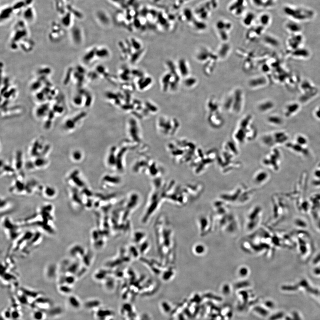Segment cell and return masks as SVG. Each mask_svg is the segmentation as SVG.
I'll list each match as a JSON object with an SVG mask.
<instances>
[{"label":"cell","instance_id":"cell-26","mask_svg":"<svg viewBox=\"0 0 320 320\" xmlns=\"http://www.w3.org/2000/svg\"><path fill=\"white\" fill-rule=\"evenodd\" d=\"M297 141L298 143L301 145L306 144L307 142V139L301 136H299L297 137Z\"/></svg>","mask_w":320,"mask_h":320},{"label":"cell","instance_id":"cell-16","mask_svg":"<svg viewBox=\"0 0 320 320\" xmlns=\"http://www.w3.org/2000/svg\"><path fill=\"white\" fill-rule=\"evenodd\" d=\"M21 291H22L23 295L26 296L27 297H29L32 298H36L38 295V294L37 292L31 291L25 288L21 289Z\"/></svg>","mask_w":320,"mask_h":320},{"label":"cell","instance_id":"cell-19","mask_svg":"<svg viewBox=\"0 0 320 320\" xmlns=\"http://www.w3.org/2000/svg\"><path fill=\"white\" fill-rule=\"evenodd\" d=\"M269 122L274 124H281L283 123V120L280 117L278 116H272L268 119Z\"/></svg>","mask_w":320,"mask_h":320},{"label":"cell","instance_id":"cell-2","mask_svg":"<svg viewBox=\"0 0 320 320\" xmlns=\"http://www.w3.org/2000/svg\"><path fill=\"white\" fill-rule=\"evenodd\" d=\"M142 261L154 274L161 277L162 279H165L164 277H167V274H170V270L168 269L167 267L169 265L166 264L161 262L159 263L152 259H144Z\"/></svg>","mask_w":320,"mask_h":320},{"label":"cell","instance_id":"cell-8","mask_svg":"<svg viewBox=\"0 0 320 320\" xmlns=\"http://www.w3.org/2000/svg\"><path fill=\"white\" fill-rule=\"evenodd\" d=\"M287 29L291 33H299L301 30V27L299 24L295 22H288L286 25Z\"/></svg>","mask_w":320,"mask_h":320},{"label":"cell","instance_id":"cell-14","mask_svg":"<svg viewBox=\"0 0 320 320\" xmlns=\"http://www.w3.org/2000/svg\"><path fill=\"white\" fill-rule=\"evenodd\" d=\"M286 145L287 147L292 148V149H294V150L297 151V152H301V153H303V154H308L307 150H306L305 148H303L300 145H295L293 144L288 143Z\"/></svg>","mask_w":320,"mask_h":320},{"label":"cell","instance_id":"cell-29","mask_svg":"<svg viewBox=\"0 0 320 320\" xmlns=\"http://www.w3.org/2000/svg\"><path fill=\"white\" fill-rule=\"evenodd\" d=\"M20 317V313L18 311L14 310L11 312V318L14 320L19 319Z\"/></svg>","mask_w":320,"mask_h":320},{"label":"cell","instance_id":"cell-20","mask_svg":"<svg viewBox=\"0 0 320 320\" xmlns=\"http://www.w3.org/2000/svg\"><path fill=\"white\" fill-rule=\"evenodd\" d=\"M82 93H79V94L76 95L73 98V103L77 106H80L82 103Z\"/></svg>","mask_w":320,"mask_h":320},{"label":"cell","instance_id":"cell-15","mask_svg":"<svg viewBox=\"0 0 320 320\" xmlns=\"http://www.w3.org/2000/svg\"><path fill=\"white\" fill-rule=\"evenodd\" d=\"M301 40H302V37L300 35H295V36L291 37V38L289 39V42L290 44V46L295 48V46H297V45H299L300 44Z\"/></svg>","mask_w":320,"mask_h":320},{"label":"cell","instance_id":"cell-23","mask_svg":"<svg viewBox=\"0 0 320 320\" xmlns=\"http://www.w3.org/2000/svg\"><path fill=\"white\" fill-rule=\"evenodd\" d=\"M107 51L106 50L102 49H96V56L99 58H103L106 55H107Z\"/></svg>","mask_w":320,"mask_h":320},{"label":"cell","instance_id":"cell-7","mask_svg":"<svg viewBox=\"0 0 320 320\" xmlns=\"http://www.w3.org/2000/svg\"><path fill=\"white\" fill-rule=\"evenodd\" d=\"M14 12L12 6L4 7L1 10V21H5L11 18L13 13Z\"/></svg>","mask_w":320,"mask_h":320},{"label":"cell","instance_id":"cell-3","mask_svg":"<svg viewBox=\"0 0 320 320\" xmlns=\"http://www.w3.org/2000/svg\"><path fill=\"white\" fill-rule=\"evenodd\" d=\"M284 12L287 15L298 21H305L313 17V11L305 8H297L287 6L284 8Z\"/></svg>","mask_w":320,"mask_h":320},{"label":"cell","instance_id":"cell-33","mask_svg":"<svg viewBox=\"0 0 320 320\" xmlns=\"http://www.w3.org/2000/svg\"><path fill=\"white\" fill-rule=\"evenodd\" d=\"M315 116L318 119H320V106L317 108L315 112Z\"/></svg>","mask_w":320,"mask_h":320},{"label":"cell","instance_id":"cell-27","mask_svg":"<svg viewBox=\"0 0 320 320\" xmlns=\"http://www.w3.org/2000/svg\"><path fill=\"white\" fill-rule=\"evenodd\" d=\"M48 108V106L47 104L46 105H43L42 106H40V107L39 108L37 109V114L38 115H42V113H44L46 110H47Z\"/></svg>","mask_w":320,"mask_h":320},{"label":"cell","instance_id":"cell-21","mask_svg":"<svg viewBox=\"0 0 320 320\" xmlns=\"http://www.w3.org/2000/svg\"><path fill=\"white\" fill-rule=\"evenodd\" d=\"M62 310L61 308L56 307L51 309L49 311V314L51 316H55L61 314Z\"/></svg>","mask_w":320,"mask_h":320},{"label":"cell","instance_id":"cell-6","mask_svg":"<svg viewBox=\"0 0 320 320\" xmlns=\"http://www.w3.org/2000/svg\"><path fill=\"white\" fill-rule=\"evenodd\" d=\"M35 12L34 9L30 6L25 8L23 12V17L25 22H31L35 18Z\"/></svg>","mask_w":320,"mask_h":320},{"label":"cell","instance_id":"cell-10","mask_svg":"<svg viewBox=\"0 0 320 320\" xmlns=\"http://www.w3.org/2000/svg\"><path fill=\"white\" fill-rule=\"evenodd\" d=\"M72 14L70 12L66 13L64 15L61 19V24L65 28L70 27L72 25L71 16Z\"/></svg>","mask_w":320,"mask_h":320},{"label":"cell","instance_id":"cell-36","mask_svg":"<svg viewBox=\"0 0 320 320\" xmlns=\"http://www.w3.org/2000/svg\"><path fill=\"white\" fill-rule=\"evenodd\" d=\"M19 320V319H18V320Z\"/></svg>","mask_w":320,"mask_h":320},{"label":"cell","instance_id":"cell-35","mask_svg":"<svg viewBox=\"0 0 320 320\" xmlns=\"http://www.w3.org/2000/svg\"><path fill=\"white\" fill-rule=\"evenodd\" d=\"M315 174L317 177H318V178H320V171H316Z\"/></svg>","mask_w":320,"mask_h":320},{"label":"cell","instance_id":"cell-11","mask_svg":"<svg viewBox=\"0 0 320 320\" xmlns=\"http://www.w3.org/2000/svg\"><path fill=\"white\" fill-rule=\"evenodd\" d=\"M95 55H96V49H93L85 54L83 57V61L86 63H89L93 59Z\"/></svg>","mask_w":320,"mask_h":320},{"label":"cell","instance_id":"cell-31","mask_svg":"<svg viewBox=\"0 0 320 320\" xmlns=\"http://www.w3.org/2000/svg\"><path fill=\"white\" fill-rule=\"evenodd\" d=\"M46 192L47 194L49 195V196H52V195H54L55 193L54 190H52L51 188H48Z\"/></svg>","mask_w":320,"mask_h":320},{"label":"cell","instance_id":"cell-30","mask_svg":"<svg viewBox=\"0 0 320 320\" xmlns=\"http://www.w3.org/2000/svg\"><path fill=\"white\" fill-rule=\"evenodd\" d=\"M18 300H19V301H20V302H21V303H22V304H24V305H26V304H27L28 303L27 298L26 296L25 295H23V296L19 297V298H18Z\"/></svg>","mask_w":320,"mask_h":320},{"label":"cell","instance_id":"cell-18","mask_svg":"<svg viewBox=\"0 0 320 320\" xmlns=\"http://www.w3.org/2000/svg\"><path fill=\"white\" fill-rule=\"evenodd\" d=\"M262 103L263 104H261L259 106V109L262 111H266L267 110L271 109L272 108L274 107V104L271 101H265V102Z\"/></svg>","mask_w":320,"mask_h":320},{"label":"cell","instance_id":"cell-4","mask_svg":"<svg viewBox=\"0 0 320 320\" xmlns=\"http://www.w3.org/2000/svg\"><path fill=\"white\" fill-rule=\"evenodd\" d=\"M70 36L74 44L80 45L83 40V34L80 27L75 25L72 27L70 30Z\"/></svg>","mask_w":320,"mask_h":320},{"label":"cell","instance_id":"cell-22","mask_svg":"<svg viewBox=\"0 0 320 320\" xmlns=\"http://www.w3.org/2000/svg\"><path fill=\"white\" fill-rule=\"evenodd\" d=\"M33 319L34 320H42L44 318V313L40 310H37L33 313Z\"/></svg>","mask_w":320,"mask_h":320},{"label":"cell","instance_id":"cell-1","mask_svg":"<svg viewBox=\"0 0 320 320\" xmlns=\"http://www.w3.org/2000/svg\"><path fill=\"white\" fill-rule=\"evenodd\" d=\"M155 224L156 242L160 262L166 264L171 265L172 229L165 217H159Z\"/></svg>","mask_w":320,"mask_h":320},{"label":"cell","instance_id":"cell-13","mask_svg":"<svg viewBox=\"0 0 320 320\" xmlns=\"http://www.w3.org/2000/svg\"><path fill=\"white\" fill-rule=\"evenodd\" d=\"M12 7L13 10L14 12L19 11L22 9H25L27 7L25 1L23 0L16 2Z\"/></svg>","mask_w":320,"mask_h":320},{"label":"cell","instance_id":"cell-34","mask_svg":"<svg viewBox=\"0 0 320 320\" xmlns=\"http://www.w3.org/2000/svg\"><path fill=\"white\" fill-rule=\"evenodd\" d=\"M74 157L76 159H79L81 158V154L78 152H76L74 154Z\"/></svg>","mask_w":320,"mask_h":320},{"label":"cell","instance_id":"cell-24","mask_svg":"<svg viewBox=\"0 0 320 320\" xmlns=\"http://www.w3.org/2000/svg\"><path fill=\"white\" fill-rule=\"evenodd\" d=\"M277 141L278 142L282 143L286 141L287 137L283 133H278L276 134Z\"/></svg>","mask_w":320,"mask_h":320},{"label":"cell","instance_id":"cell-5","mask_svg":"<svg viewBox=\"0 0 320 320\" xmlns=\"http://www.w3.org/2000/svg\"><path fill=\"white\" fill-rule=\"evenodd\" d=\"M70 255L76 259H82L86 254L85 249L80 245H75L71 247L69 251Z\"/></svg>","mask_w":320,"mask_h":320},{"label":"cell","instance_id":"cell-32","mask_svg":"<svg viewBox=\"0 0 320 320\" xmlns=\"http://www.w3.org/2000/svg\"><path fill=\"white\" fill-rule=\"evenodd\" d=\"M4 316L6 319H10L11 318V312L9 311V310H7L4 312Z\"/></svg>","mask_w":320,"mask_h":320},{"label":"cell","instance_id":"cell-28","mask_svg":"<svg viewBox=\"0 0 320 320\" xmlns=\"http://www.w3.org/2000/svg\"><path fill=\"white\" fill-rule=\"evenodd\" d=\"M267 174L265 172H262L258 175L257 180L259 182H262L263 181L265 180L267 178Z\"/></svg>","mask_w":320,"mask_h":320},{"label":"cell","instance_id":"cell-25","mask_svg":"<svg viewBox=\"0 0 320 320\" xmlns=\"http://www.w3.org/2000/svg\"><path fill=\"white\" fill-rule=\"evenodd\" d=\"M50 301L47 298H37L36 299L35 303L38 304V305H45V304H47L48 303H50Z\"/></svg>","mask_w":320,"mask_h":320},{"label":"cell","instance_id":"cell-12","mask_svg":"<svg viewBox=\"0 0 320 320\" xmlns=\"http://www.w3.org/2000/svg\"><path fill=\"white\" fill-rule=\"evenodd\" d=\"M70 306L74 309H79L81 307V303L78 299L75 296H71L69 297L68 299Z\"/></svg>","mask_w":320,"mask_h":320},{"label":"cell","instance_id":"cell-9","mask_svg":"<svg viewBox=\"0 0 320 320\" xmlns=\"http://www.w3.org/2000/svg\"><path fill=\"white\" fill-rule=\"evenodd\" d=\"M299 105L297 103H292L288 105L286 108V115L287 117H289L292 114L295 113L299 109Z\"/></svg>","mask_w":320,"mask_h":320},{"label":"cell","instance_id":"cell-17","mask_svg":"<svg viewBox=\"0 0 320 320\" xmlns=\"http://www.w3.org/2000/svg\"><path fill=\"white\" fill-rule=\"evenodd\" d=\"M59 290L61 293L66 295L70 294L72 291V289L70 287V286L66 284H61L59 287Z\"/></svg>","mask_w":320,"mask_h":320}]
</instances>
